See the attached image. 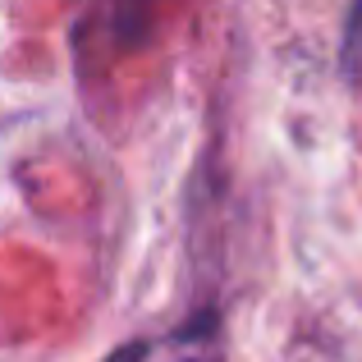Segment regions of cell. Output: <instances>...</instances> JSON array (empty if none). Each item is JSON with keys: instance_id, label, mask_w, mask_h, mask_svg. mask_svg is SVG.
Listing matches in <instances>:
<instances>
[{"instance_id": "6da1fadb", "label": "cell", "mask_w": 362, "mask_h": 362, "mask_svg": "<svg viewBox=\"0 0 362 362\" xmlns=\"http://www.w3.org/2000/svg\"><path fill=\"white\" fill-rule=\"evenodd\" d=\"M142 354H147L142 344H124V349H115V354L101 358V362H142Z\"/></svg>"}]
</instances>
